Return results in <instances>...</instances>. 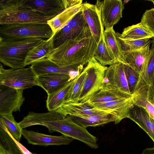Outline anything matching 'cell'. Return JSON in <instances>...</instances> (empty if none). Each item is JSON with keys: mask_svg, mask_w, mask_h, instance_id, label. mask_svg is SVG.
I'll return each instance as SVG.
<instances>
[{"mask_svg": "<svg viewBox=\"0 0 154 154\" xmlns=\"http://www.w3.org/2000/svg\"><path fill=\"white\" fill-rule=\"evenodd\" d=\"M124 67V64L119 62L108 67L104 75L103 85L132 95L128 87Z\"/></svg>", "mask_w": 154, "mask_h": 154, "instance_id": "12", "label": "cell"}, {"mask_svg": "<svg viewBox=\"0 0 154 154\" xmlns=\"http://www.w3.org/2000/svg\"><path fill=\"white\" fill-rule=\"evenodd\" d=\"M140 23L153 35L154 38V8L147 10L144 12Z\"/></svg>", "mask_w": 154, "mask_h": 154, "instance_id": "36", "label": "cell"}, {"mask_svg": "<svg viewBox=\"0 0 154 154\" xmlns=\"http://www.w3.org/2000/svg\"><path fill=\"white\" fill-rule=\"evenodd\" d=\"M151 44L149 54L139 74L135 88L145 85L152 86V85L154 73V38L152 40Z\"/></svg>", "mask_w": 154, "mask_h": 154, "instance_id": "21", "label": "cell"}, {"mask_svg": "<svg viewBox=\"0 0 154 154\" xmlns=\"http://www.w3.org/2000/svg\"><path fill=\"white\" fill-rule=\"evenodd\" d=\"M97 46L88 25L78 37L53 48L45 57L62 67L83 65L94 57Z\"/></svg>", "mask_w": 154, "mask_h": 154, "instance_id": "1", "label": "cell"}, {"mask_svg": "<svg viewBox=\"0 0 154 154\" xmlns=\"http://www.w3.org/2000/svg\"><path fill=\"white\" fill-rule=\"evenodd\" d=\"M132 95L134 104L145 109L154 119V104L148 95L146 86L135 88Z\"/></svg>", "mask_w": 154, "mask_h": 154, "instance_id": "26", "label": "cell"}, {"mask_svg": "<svg viewBox=\"0 0 154 154\" xmlns=\"http://www.w3.org/2000/svg\"><path fill=\"white\" fill-rule=\"evenodd\" d=\"M150 44L137 50L122 53L124 64L131 67L140 74L149 54Z\"/></svg>", "mask_w": 154, "mask_h": 154, "instance_id": "20", "label": "cell"}, {"mask_svg": "<svg viewBox=\"0 0 154 154\" xmlns=\"http://www.w3.org/2000/svg\"><path fill=\"white\" fill-rule=\"evenodd\" d=\"M83 65H75L66 67L60 66L46 57L34 62L30 66L37 76L50 73H63L69 75L74 79L72 73H79Z\"/></svg>", "mask_w": 154, "mask_h": 154, "instance_id": "13", "label": "cell"}, {"mask_svg": "<svg viewBox=\"0 0 154 154\" xmlns=\"http://www.w3.org/2000/svg\"><path fill=\"white\" fill-rule=\"evenodd\" d=\"M42 39L0 37V61L11 68L24 67L26 66L25 62L28 53Z\"/></svg>", "mask_w": 154, "mask_h": 154, "instance_id": "4", "label": "cell"}, {"mask_svg": "<svg viewBox=\"0 0 154 154\" xmlns=\"http://www.w3.org/2000/svg\"><path fill=\"white\" fill-rule=\"evenodd\" d=\"M141 154H154V147L144 149Z\"/></svg>", "mask_w": 154, "mask_h": 154, "instance_id": "38", "label": "cell"}, {"mask_svg": "<svg viewBox=\"0 0 154 154\" xmlns=\"http://www.w3.org/2000/svg\"><path fill=\"white\" fill-rule=\"evenodd\" d=\"M22 135L29 144L45 146L68 145L74 140L64 135L60 136H52L23 129Z\"/></svg>", "mask_w": 154, "mask_h": 154, "instance_id": "16", "label": "cell"}, {"mask_svg": "<svg viewBox=\"0 0 154 154\" xmlns=\"http://www.w3.org/2000/svg\"><path fill=\"white\" fill-rule=\"evenodd\" d=\"M0 34V37L3 38L48 39L54 33L48 24L16 23L1 25Z\"/></svg>", "mask_w": 154, "mask_h": 154, "instance_id": "5", "label": "cell"}, {"mask_svg": "<svg viewBox=\"0 0 154 154\" xmlns=\"http://www.w3.org/2000/svg\"><path fill=\"white\" fill-rule=\"evenodd\" d=\"M87 26L80 7L73 17L54 35L53 48L75 39L83 32Z\"/></svg>", "mask_w": 154, "mask_h": 154, "instance_id": "8", "label": "cell"}, {"mask_svg": "<svg viewBox=\"0 0 154 154\" xmlns=\"http://www.w3.org/2000/svg\"><path fill=\"white\" fill-rule=\"evenodd\" d=\"M149 91L150 94L152 97V100L154 104V73L152 81V86H150L149 87Z\"/></svg>", "mask_w": 154, "mask_h": 154, "instance_id": "39", "label": "cell"}, {"mask_svg": "<svg viewBox=\"0 0 154 154\" xmlns=\"http://www.w3.org/2000/svg\"><path fill=\"white\" fill-rule=\"evenodd\" d=\"M81 8L91 35L97 44L104 31L99 9L96 5L87 2L82 3Z\"/></svg>", "mask_w": 154, "mask_h": 154, "instance_id": "15", "label": "cell"}, {"mask_svg": "<svg viewBox=\"0 0 154 154\" xmlns=\"http://www.w3.org/2000/svg\"><path fill=\"white\" fill-rule=\"evenodd\" d=\"M85 68L87 73L79 102L88 100L99 91L104 85L105 73L108 67L102 65L94 57L91 59Z\"/></svg>", "mask_w": 154, "mask_h": 154, "instance_id": "6", "label": "cell"}, {"mask_svg": "<svg viewBox=\"0 0 154 154\" xmlns=\"http://www.w3.org/2000/svg\"><path fill=\"white\" fill-rule=\"evenodd\" d=\"M55 111L64 117L67 116H100L109 114L94 108L86 101L83 103L65 102Z\"/></svg>", "mask_w": 154, "mask_h": 154, "instance_id": "17", "label": "cell"}, {"mask_svg": "<svg viewBox=\"0 0 154 154\" xmlns=\"http://www.w3.org/2000/svg\"><path fill=\"white\" fill-rule=\"evenodd\" d=\"M88 104L96 109L113 116L116 119L115 124H118L123 119L128 118L130 109L134 105L132 96L106 102Z\"/></svg>", "mask_w": 154, "mask_h": 154, "instance_id": "11", "label": "cell"}, {"mask_svg": "<svg viewBox=\"0 0 154 154\" xmlns=\"http://www.w3.org/2000/svg\"><path fill=\"white\" fill-rule=\"evenodd\" d=\"M13 138L21 154H36L30 152L19 142L17 141L13 137Z\"/></svg>", "mask_w": 154, "mask_h": 154, "instance_id": "37", "label": "cell"}, {"mask_svg": "<svg viewBox=\"0 0 154 154\" xmlns=\"http://www.w3.org/2000/svg\"><path fill=\"white\" fill-rule=\"evenodd\" d=\"M149 1H151V2H152L153 3V4L154 5V0H149Z\"/></svg>", "mask_w": 154, "mask_h": 154, "instance_id": "40", "label": "cell"}, {"mask_svg": "<svg viewBox=\"0 0 154 154\" xmlns=\"http://www.w3.org/2000/svg\"><path fill=\"white\" fill-rule=\"evenodd\" d=\"M73 79L69 75L50 73L37 76L38 86L43 88L48 95L60 89Z\"/></svg>", "mask_w": 154, "mask_h": 154, "instance_id": "18", "label": "cell"}, {"mask_svg": "<svg viewBox=\"0 0 154 154\" xmlns=\"http://www.w3.org/2000/svg\"><path fill=\"white\" fill-rule=\"evenodd\" d=\"M68 116L76 124L86 128L102 125L112 122H115L116 120L115 117L109 114L100 116Z\"/></svg>", "mask_w": 154, "mask_h": 154, "instance_id": "22", "label": "cell"}, {"mask_svg": "<svg viewBox=\"0 0 154 154\" xmlns=\"http://www.w3.org/2000/svg\"><path fill=\"white\" fill-rule=\"evenodd\" d=\"M74 82V79L56 91L48 94L46 107L49 111L56 110L65 102L66 98Z\"/></svg>", "mask_w": 154, "mask_h": 154, "instance_id": "25", "label": "cell"}, {"mask_svg": "<svg viewBox=\"0 0 154 154\" xmlns=\"http://www.w3.org/2000/svg\"><path fill=\"white\" fill-rule=\"evenodd\" d=\"M122 38L128 40H140L153 38V35L140 23L125 28L122 34Z\"/></svg>", "mask_w": 154, "mask_h": 154, "instance_id": "28", "label": "cell"}, {"mask_svg": "<svg viewBox=\"0 0 154 154\" xmlns=\"http://www.w3.org/2000/svg\"><path fill=\"white\" fill-rule=\"evenodd\" d=\"M128 118L133 121L143 129L154 143V119L145 109L134 104L130 109Z\"/></svg>", "mask_w": 154, "mask_h": 154, "instance_id": "19", "label": "cell"}, {"mask_svg": "<svg viewBox=\"0 0 154 154\" xmlns=\"http://www.w3.org/2000/svg\"><path fill=\"white\" fill-rule=\"evenodd\" d=\"M54 35L50 38L42 39L29 51L25 60L26 66L31 65L37 60L45 57L47 54L54 48Z\"/></svg>", "mask_w": 154, "mask_h": 154, "instance_id": "23", "label": "cell"}, {"mask_svg": "<svg viewBox=\"0 0 154 154\" xmlns=\"http://www.w3.org/2000/svg\"><path fill=\"white\" fill-rule=\"evenodd\" d=\"M24 0L0 1L1 25L16 23L48 24L55 17L47 16L25 5Z\"/></svg>", "mask_w": 154, "mask_h": 154, "instance_id": "3", "label": "cell"}, {"mask_svg": "<svg viewBox=\"0 0 154 154\" xmlns=\"http://www.w3.org/2000/svg\"><path fill=\"white\" fill-rule=\"evenodd\" d=\"M18 124L22 129L36 125L45 126L50 133L58 132L77 140L82 137L83 131V128L69 116L64 117L55 110L44 113L29 112Z\"/></svg>", "mask_w": 154, "mask_h": 154, "instance_id": "2", "label": "cell"}, {"mask_svg": "<svg viewBox=\"0 0 154 154\" xmlns=\"http://www.w3.org/2000/svg\"><path fill=\"white\" fill-rule=\"evenodd\" d=\"M101 21L105 29L113 27L122 17L124 5L121 0L97 1Z\"/></svg>", "mask_w": 154, "mask_h": 154, "instance_id": "10", "label": "cell"}, {"mask_svg": "<svg viewBox=\"0 0 154 154\" xmlns=\"http://www.w3.org/2000/svg\"><path fill=\"white\" fill-rule=\"evenodd\" d=\"M25 6L47 16L55 17L68 9L66 0H24Z\"/></svg>", "mask_w": 154, "mask_h": 154, "instance_id": "14", "label": "cell"}, {"mask_svg": "<svg viewBox=\"0 0 154 154\" xmlns=\"http://www.w3.org/2000/svg\"><path fill=\"white\" fill-rule=\"evenodd\" d=\"M116 34L122 53L141 49L152 42V41L149 38L136 40H128L122 38L119 33L116 32Z\"/></svg>", "mask_w": 154, "mask_h": 154, "instance_id": "31", "label": "cell"}, {"mask_svg": "<svg viewBox=\"0 0 154 154\" xmlns=\"http://www.w3.org/2000/svg\"><path fill=\"white\" fill-rule=\"evenodd\" d=\"M132 96L103 85L101 89L86 102L88 103H104Z\"/></svg>", "mask_w": 154, "mask_h": 154, "instance_id": "24", "label": "cell"}, {"mask_svg": "<svg viewBox=\"0 0 154 154\" xmlns=\"http://www.w3.org/2000/svg\"><path fill=\"white\" fill-rule=\"evenodd\" d=\"M124 71L130 91L132 94L138 81L139 73L129 66L124 64Z\"/></svg>", "mask_w": 154, "mask_h": 154, "instance_id": "35", "label": "cell"}, {"mask_svg": "<svg viewBox=\"0 0 154 154\" xmlns=\"http://www.w3.org/2000/svg\"><path fill=\"white\" fill-rule=\"evenodd\" d=\"M23 89H16L0 85V116L12 115L20 111L24 101Z\"/></svg>", "mask_w": 154, "mask_h": 154, "instance_id": "9", "label": "cell"}, {"mask_svg": "<svg viewBox=\"0 0 154 154\" xmlns=\"http://www.w3.org/2000/svg\"><path fill=\"white\" fill-rule=\"evenodd\" d=\"M87 73L85 68L74 79V82L68 94L65 102H78Z\"/></svg>", "mask_w": 154, "mask_h": 154, "instance_id": "33", "label": "cell"}, {"mask_svg": "<svg viewBox=\"0 0 154 154\" xmlns=\"http://www.w3.org/2000/svg\"><path fill=\"white\" fill-rule=\"evenodd\" d=\"M0 85L23 89L38 86L37 76L30 67L5 69L1 63Z\"/></svg>", "mask_w": 154, "mask_h": 154, "instance_id": "7", "label": "cell"}, {"mask_svg": "<svg viewBox=\"0 0 154 154\" xmlns=\"http://www.w3.org/2000/svg\"><path fill=\"white\" fill-rule=\"evenodd\" d=\"M116 34L113 27L105 29L103 32L104 40L109 49L117 61L124 64L123 55Z\"/></svg>", "mask_w": 154, "mask_h": 154, "instance_id": "27", "label": "cell"}, {"mask_svg": "<svg viewBox=\"0 0 154 154\" xmlns=\"http://www.w3.org/2000/svg\"><path fill=\"white\" fill-rule=\"evenodd\" d=\"M1 120L11 135L17 141L19 142L22 135V129L18 123L15 120L12 115L0 116Z\"/></svg>", "mask_w": 154, "mask_h": 154, "instance_id": "34", "label": "cell"}, {"mask_svg": "<svg viewBox=\"0 0 154 154\" xmlns=\"http://www.w3.org/2000/svg\"><path fill=\"white\" fill-rule=\"evenodd\" d=\"M94 57L103 66H110L117 62L106 44L103 32L102 34L100 41L97 44Z\"/></svg>", "mask_w": 154, "mask_h": 154, "instance_id": "30", "label": "cell"}, {"mask_svg": "<svg viewBox=\"0 0 154 154\" xmlns=\"http://www.w3.org/2000/svg\"><path fill=\"white\" fill-rule=\"evenodd\" d=\"M17 154H21V153L20 152H19Z\"/></svg>", "mask_w": 154, "mask_h": 154, "instance_id": "41", "label": "cell"}, {"mask_svg": "<svg viewBox=\"0 0 154 154\" xmlns=\"http://www.w3.org/2000/svg\"><path fill=\"white\" fill-rule=\"evenodd\" d=\"M81 5L66 9L48 21V24L54 34L73 17L80 8Z\"/></svg>", "mask_w": 154, "mask_h": 154, "instance_id": "29", "label": "cell"}, {"mask_svg": "<svg viewBox=\"0 0 154 154\" xmlns=\"http://www.w3.org/2000/svg\"><path fill=\"white\" fill-rule=\"evenodd\" d=\"M14 139L2 122H0V154H14Z\"/></svg>", "mask_w": 154, "mask_h": 154, "instance_id": "32", "label": "cell"}]
</instances>
